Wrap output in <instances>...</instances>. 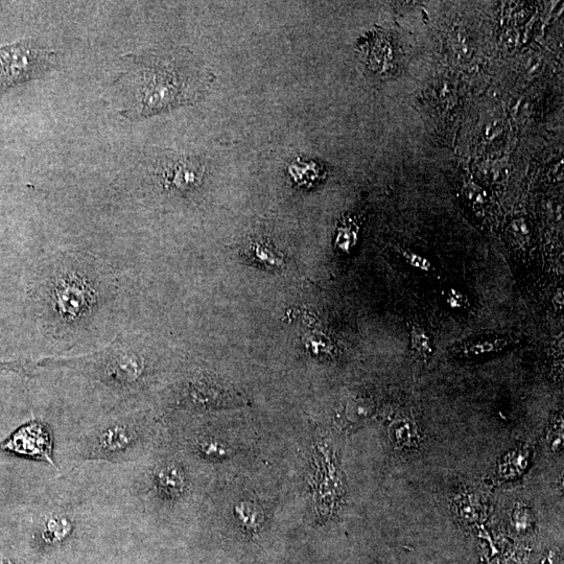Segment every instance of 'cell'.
Here are the masks:
<instances>
[{
	"mask_svg": "<svg viewBox=\"0 0 564 564\" xmlns=\"http://www.w3.org/2000/svg\"><path fill=\"white\" fill-rule=\"evenodd\" d=\"M72 531V525L63 517H55L46 524L44 537L47 542H61Z\"/></svg>",
	"mask_w": 564,
	"mask_h": 564,
	"instance_id": "obj_10",
	"label": "cell"
},
{
	"mask_svg": "<svg viewBox=\"0 0 564 564\" xmlns=\"http://www.w3.org/2000/svg\"><path fill=\"white\" fill-rule=\"evenodd\" d=\"M57 61L55 51L33 40L0 46V97L10 88L44 76Z\"/></svg>",
	"mask_w": 564,
	"mask_h": 564,
	"instance_id": "obj_2",
	"label": "cell"
},
{
	"mask_svg": "<svg viewBox=\"0 0 564 564\" xmlns=\"http://www.w3.org/2000/svg\"><path fill=\"white\" fill-rule=\"evenodd\" d=\"M242 525L249 531L256 532L263 525L265 521V514L262 507L244 502L235 508Z\"/></svg>",
	"mask_w": 564,
	"mask_h": 564,
	"instance_id": "obj_8",
	"label": "cell"
},
{
	"mask_svg": "<svg viewBox=\"0 0 564 564\" xmlns=\"http://www.w3.org/2000/svg\"><path fill=\"white\" fill-rule=\"evenodd\" d=\"M463 196L470 206L478 210L484 209L489 202L487 192L483 187L474 182H467L464 185Z\"/></svg>",
	"mask_w": 564,
	"mask_h": 564,
	"instance_id": "obj_11",
	"label": "cell"
},
{
	"mask_svg": "<svg viewBox=\"0 0 564 564\" xmlns=\"http://www.w3.org/2000/svg\"><path fill=\"white\" fill-rule=\"evenodd\" d=\"M52 437L39 421H31L20 427L10 437L0 442V452L22 457H30L49 462L55 466L52 458Z\"/></svg>",
	"mask_w": 564,
	"mask_h": 564,
	"instance_id": "obj_4",
	"label": "cell"
},
{
	"mask_svg": "<svg viewBox=\"0 0 564 564\" xmlns=\"http://www.w3.org/2000/svg\"><path fill=\"white\" fill-rule=\"evenodd\" d=\"M39 366L89 369L117 383L136 381L143 369L139 358L132 351L116 346L109 347L99 354L79 359H44L39 362Z\"/></svg>",
	"mask_w": 564,
	"mask_h": 564,
	"instance_id": "obj_3",
	"label": "cell"
},
{
	"mask_svg": "<svg viewBox=\"0 0 564 564\" xmlns=\"http://www.w3.org/2000/svg\"><path fill=\"white\" fill-rule=\"evenodd\" d=\"M446 300H448L451 308L458 310L465 308V305L468 303L467 297L457 291H450L448 296H446Z\"/></svg>",
	"mask_w": 564,
	"mask_h": 564,
	"instance_id": "obj_18",
	"label": "cell"
},
{
	"mask_svg": "<svg viewBox=\"0 0 564 564\" xmlns=\"http://www.w3.org/2000/svg\"><path fill=\"white\" fill-rule=\"evenodd\" d=\"M0 370L14 371L18 373H25V365L20 362H0Z\"/></svg>",
	"mask_w": 564,
	"mask_h": 564,
	"instance_id": "obj_19",
	"label": "cell"
},
{
	"mask_svg": "<svg viewBox=\"0 0 564 564\" xmlns=\"http://www.w3.org/2000/svg\"><path fill=\"white\" fill-rule=\"evenodd\" d=\"M549 440L554 450H558L560 448V444H562L563 441L562 416H557V418L554 420L553 426L550 431Z\"/></svg>",
	"mask_w": 564,
	"mask_h": 564,
	"instance_id": "obj_17",
	"label": "cell"
},
{
	"mask_svg": "<svg viewBox=\"0 0 564 564\" xmlns=\"http://www.w3.org/2000/svg\"><path fill=\"white\" fill-rule=\"evenodd\" d=\"M399 253H401L405 262L412 268L423 273H429L433 270V266L428 258L408 249H401Z\"/></svg>",
	"mask_w": 564,
	"mask_h": 564,
	"instance_id": "obj_14",
	"label": "cell"
},
{
	"mask_svg": "<svg viewBox=\"0 0 564 564\" xmlns=\"http://www.w3.org/2000/svg\"><path fill=\"white\" fill-rule=\"evenodd\" d=\"M158 484L168 495H179L184 487V478L181 470L176 466L163 468L158 475Z\"/></svg>",
	"mask_w": 564,
	"mask_h": 564,
	"instance_id": "obj_9",
	"label": "cell"
},
{
	"mask_svg": "<svg viewBox=\"0 0 564 564\" xmlns=\"http://www.w3.org/2000/svg\"><path fill=\"white\" fill-rule=\"evenodd\" d=\"M512 341L508 337H483L458 344L454 351L462 358H483L496 355L506 349Z\"/></svg>",
	"mask_w": 564,
	"mask_h": 564,
	"instance_id": "obj_6",
	"label": "cell"
},
{
	"mask_svg": "<svg viewBox=\"0 0 564 564\" xmlns=\"http://www.w3.org/2000/svg\"><path fill=\"white\" fill-rule=\"evenodd\" d=\"M123 60L124 70L114 86L120 113L128 120L146 119L198 96L196 74L172 54H127Z\"/></svg>",
	"mask_w": 564,
	"mask_h": 564,
	"instance_id": "obj_1",
	"label": "cell"
},
{
	"mask_svg": "<svg viewBox=\"0 0 564 564\" xmlns=\"http://www.w3.org/2000/svg\"><path fill=\"white\" fill-rule=\"evenodd\" d=\"M157 164L156 175L162 186L171 192H192L204 179V167L190 157H164Z\"/></svg>",
	"mask_w": 564,
	"mask_h": 564,
	"instance_id": "obj_5",
	"label": "cell"
},
{
	"mask_svg": "<svg viewBox=\"0 0 564 564\" xmlns=\"http://www.w3.org/2000/svg\"><path fill=\"white\" fill-rule=\"evenodd\" d=\"M357 228L354 225H347L340 229L337 246L341 251L349 252L357 243Z\"/></svg>",
	"mask_w": 564,
	"mask_h": 564,
	"instance_id": "obj_15",
	"label": "cell"
},
{
	"mask_svg": "<svg viewBox=\"0 0 564 564\" xmlns=\"http://www.w3.org/2000/svg\"><path fill=\"white\" fill-rule=\"evenodd\" d=\"M131 436L123 429H114L106 433L102 444L106 450H121L129 443Z\"/></svg>",
	"mask_w": 564,
	"mask_h": 564,
	"instance_id": "obj_13",
	"label": "cell"
},
{
	"mask_svg": "<svg viewBox=\"0 0 564 564\" xmlns=\"http://www.w3.org/2000/svg\"><path fill=\"white\" fill-rule=\"evenodd\" d=\"M2 564H14V563L11 562V561L8 560V559H4V560L2 561Z\"/></svg>",
	"mask_w": 564,
	"mask_h": 564,
	"instance_id": "obj_20",
	"label": "cell"
},
{
	"mask_svg": "<svg viewBox=\"0 0 564 564\" xmlns=\"http://www.w3.org/2000/svg\"><path fill=\"white\" fill-rule=\"evenodd\" d=\"M410 342L413 354L421 361H428L433 356L434 345L431 335L425 327L413 323L410 328Z\"/></svg>",
	"mask_w": 564,
	"mask_h": 564,
	"instance_id": "obj_7",
	"label": "cell"
},
{
	"mask_svg": "<svg viewBox=\"0 0 564 564\" xmlns=\"http://www.w3.org/2000/svg\"><path fill=\"white\" fill-rule=\"evenodd\" d=\"M512 239L516 244H526V240L529 237L530 229L528 223L523 220H515L512 222L509 228Z\"/></svg>",
	"mask_w": 564,
	"mask_h": 564,
	"instance_id": "obj_16",
	"label": "cell"
},
{
	"mask_svg": "<svg viewBox=\"0 0 564 564\" xmlns=\"http://www.w3.org/2000/svg\"><path fill=\"white\" fill-rule=\"evenodd\" d=\"M292 167V175L300 183L315 182L321 176V169L315 162H301Z\"/></svg>",
	"mask_w": 564,
	"mask_h": 564,
	"instance_id": "obj_12",
	"label": "cell"
}]
</instances>
